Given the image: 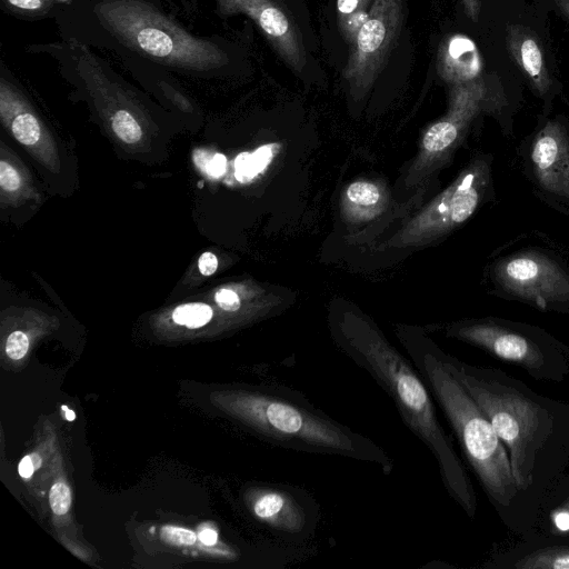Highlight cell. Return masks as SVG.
<instances>
[{"instance_id":"obj_12","label":"cell","mask_w":569,"mask_h":569,"mask_svg":"<svg viewBox=\"0 0 569 569\" xmlns=\"http://www.w3.org/2000/svg\"><path fill=\"white\" fill-rule=\"evenodd\" d=\"M482 60L476 43L465 34L447 37L439 47L438 72L448 82L463 84L480 78Z\"/></svg>"},{"instance_id":"obj_21","label":"cell","mask_w":569,"mask_h":569,"mask_svg":"<svg viewBox=\"0 0 569 569\" xmlns=\"http://www.w3.org/2000/svg\"><path fill=\"white\" fill-rule=\"evenodd\" d=\"M49 502L56 515L62 516L67 513L71 505L69 487L63 482H56L50 489Z\"/></svg>"},{"instance_id":"obj_5","label":"cell","mask_w":569,"mask_h":569,"mask_svg":"<svg viewBox=\"0 0 569 569\" xmlns=\"http://www.w3.org/2000/svg\"><path fill=\"white\" fill-rule=\"evenodd\" d=\"M450 335L522 368L538 381L569 379V347L538 326L487 317L457 323Z\"/></svg>"},{"instance_id":"obj_2","label":"cell","mask_w":569,"mask_h":569,"mask_svg":"<svg viewBox=\"0 0 569 569\" xmlns=\"http://www.w3.org/2000/svg\"><path fill=\"white\" fill-rule=\"evenodd\" d=\"M440 356L488 416L537 520L542 502L569 468V403L537 393L501 369L469 365L441 350Z\"/></svg>"},{"instance_id":"obj_20","label":"cell","mask_w":569,"mask_h":569,"mask_svg":"<svg viewBox=\"0 0 569 569\" xmlns=\"http://www.w3.org/2000/svg\"><path fill=\"white\" fill-rule=\"evenodd\" d=\"M347 196L350 201L363 206L377 203L380 198L378 188L373 183L363 181L350 184Z\"/></svg>"},{"instance_id":"obj_17","label":"cell","mask_w":569,"mask_h":569,"mask_svg":"<svg viewBox=\"0 0 569 569\" xmlns=\"http://www.w3.org/2000/svg\"><path fill=\"white\" fill-rule=\"evenodd\" d=\"M272 158V147L263 146L253 153H240L234 161L236 178L248 181L261 172Z\"/></svg>"},{"instance_id":"obj_13","label":"cell","mask_w":569,"mask_h":569,"mask_svg":"<svg viewBox=\"0 0 569 569\" xmlns=\"http://www.w3.org/2000/svg\"><path fill=\"white\" fill-rule=\"evenodd\" d=\"M254 515L279 530L299 532L305 528L306 515L298 502L281 490H266L253 502Z\"/></svg>"},{"instance_id":"obj_19","label":"cell","mask_w":569,"mask_h":569,"mask_svg":"<svg viewBox=\"0 0 569 569\" xmlns=\"http://www.w3.org/2000/svg\"><path fill=\"white\" fill-rule=\"evenodd\" d=\"M172 318L178 325L187 326L188 328H199L210 321L212 309L206 303H187L178 307L173 311Z\"/></svg>"},{"instance_id":"obj_34","label":"cell","mask_w":569,"mask_h":569,"mask_svg":"<svg viewBox=\"0 0 569 569\" xmlns=\"http://www.w3.org/2000/svg\"><path fill=\"white\" fill-rule=\"evenodd\" d=\"M31 459H32V462H33V466L34 468H39L40 465H41V458L39 457V455L37 453H33V455H30Z\"/></svg>"},{"instance_id":"obj_23","label":"cell","mask_w":569,"mask_h":569,"mask_svg":"<svg viewBox=\"0 0 569 569\" xmlns=\"http://www.w3.org/2000/svg\"><path fill=\"white\" fill-rule=\"evenodd\" d=\"M29 340L22 331H13L7 339L6 352L13 359H21L28 351Z\"/></svg>"},{"instance_id":"obj_7","label":"cell","mask_w":569,"mask_h":569,"mask_svg":"<svg viewBox=\"0 0 569 569\" xmlns=\"http://www.w3.org/2000/svg\"><path fill=\"white\" fill-rule=\"evenodd\" d=\"M518 153L535 194L552 209L569 214V123L545 119L520 143Z\"/></svg>"},{"instance_id":"obj_9","label":"cell","mask_w":569,"mask_h":569,"mask_svg":"<svg viewBox=\"0 0 569 569\" xmlns=\"http://www.w3.org/2000/svg\"><path fill=\"white\" fill-rule=\"evenodd\" d=\"M221 18L244 14L262 30L273 49L297 72L307 56L299 29L288 12L274 0H211Z\"/></svg>"},{"instance_id":"obj_32","label":"cell","mask_w":569,"mask_h":569,"mask_svg":"<svg viewBox=\"0 0 569 569\" xmlns=\"http://www.w3.org/2000/svg\"><path fill=\"white\" fill-rule=\"evenodd\" d=\"M558 9L569 20V0H555Z\"/></svg>"},{"instance_id":"obj_15","label":"cell","mask_w":569,"mask_h":569,"mask_svg":"<svg viewBox=\"0 0 569 569\" xmlns=\"http://www.w3.org/2000/svg\"><path fill=\"white\" fill-rule=\"evenodd\" d=\"M371 0H337L339 22L351 46L369 14Z\"/></svg>"},{"instance_id":"obj_28","label":"cell","mask_w":569,"mask_h":569,"mask_svg":"<svg viewBox=\"0 0 569 569\" xmlns=\"http://www.w3.org/2000/svg\"><path fill=\"white\" fill-rule=\"evenodd\" d=\"M466 14L473 22L479 20L481 11V0H461Z\"/></svg>"},{"instance_id":"obj_24","label":"cell","mask_w":569,"mask_h":569,"mask_svg":"<svg viewBox=\"0 0 569 569\" xmlns=\"http://www.w3.org/2000/svg\"><path fill=\"white\" fill-rule=\"evenodd\" d=\"M18 171L4 160L0 162V186L6 191H16L20 187Z\"/></svg>"},{"instance_id":"obj_30","label":"cell","mask_w":569,"mask_h":569,"mask_svg":"<svg viewBox=\"0 0 569 569\" xmlns=\"http://www.w3.org/2000/svg\"><path fill=\"white\" fill-rule=\"evenodd\" d=\"M199 539L201 542L208 546H212L217 542L218 535L213 529L206 528L199 532Z\"/></svg>"},{"instance_id":"obj_8","label":"cell","mask_w":569,"mask_h":569,"mask_svg":"<svg viewBox=\"0 0 569 569\" xmlns=\"http://www.w3.org/2000/svg\"><path fill=\"white\" fill-rule=\"evenodd\" d=\"M403 4L405 0H373L343 71L351 89L370 88L385 68L400 36Z\"/></svg>"},{"instance_id":"obj_31","label":"cell","mask_w":569,"mask_h":569,"mask_svg":"<svg viewBox=\"0 0 569 569\" xmlns=\"http://www.w3.org/2000/svg\"><path fill=\"white\" fill-rule=\"evenodd\" d=\"M178 2L188 14L193 16L198 11V0H178Z\"/></svg>"},{"instance_id":"obj_11","label":"cell","mask_w":569,"mask_h":569,"mask_svg":"<svg viewBox=\"0 0 569 569\" xmlns=\"http://www.w3.org/2000/svg\"><path fill=\"white\" fill-rule=\"evenodd\" d=\"M506 46L515 63L519 67L535 92L545 97L552 80L546 66L543 49L537 36L520 24H508Z\"/></svg>"},{"instance_id":"obj_14","label":"cell","mask_w":569,"mask_h":569,"mask_svg":"<svg viewBox=\"0 0 569 569\" xmlns=\"http://www.w3.org/2000/svg\"><path fill=\"white\" fill-rule=\"evenodd\" d=\"M536 537H569V475L558 481L542 502L527 539Z\"/></svg>"},{"instance_id":"obj_33","label":"cell","mask_w":569,"mask_h":569,"mask_svg":"<svg viewBox=\"0 0 569 569\" xmlns=\"http://www.w3.org/2000/svg\"><path fill=\"white\" fill-rule=\"evenodd\" d=\"M61 409L66 412V419L69 421L74 420L76 415L72 410L68 409L66 406H62Z\"/></svg>"},{"instance_id":"obj_1","label":"cell","mask_w":569,"mask_h":569,"mask_svg":"<svg viewBox=\"0 0 569 569\" xmlns=\"http://www.w3.org/2000/svg\"><path fill=\"white\" fill-rule=\"evenodd\" d=\"M52 19L61 38L110 53L164 93L172 77L209 80L234 63L230 42L191 32L160 0H62Z\"/></svg>"},{"instance_id":"obj_10","label":"cell","mask_w":569,"mask_h":569,"mask_svg":"<svg viewBox=\"0 0 569 569\" xmlns=\"http://www.w3.org/2000/svg\"><path fill=\"white\" fill-rule=\"evenodd\" d=\"M488 569H569V537H536L495 552Z\"/></svg>"},{"instance_id":"obj_27","label":"cell","mask_w":569,"mask_h":569,"mask_svg":"<svg viewBox=\"0 0 569 569\" xmlns=\"http://www.w3.org/2000/svg\"><path fill=\"white\" fill-rule=\"evenodd\" d=\"M218 267L217 257L211 252H204L200 256L198 260V268L201 274L210 276L212 274Z\"/></svg>"},{"instance_id":"obj_26","label":"cell","mask_w":569,"mask_h":569,"mask_svg":"<svg viewBox=\"0 0 569 569\" xmlns=\"http://www.w3.org/2000/svg\"><path fill=\"white\" fill-rule=\"evenodd\" d=\"M227 168V160L223 154L216 153L208 158L204 162L203 170L211 177L218 178L222 176Z\"/></svg>"},{"instance_id":"obj_25","label":"cell","mask_w":569,"mask_h":569,"mask_svg":"<svg viewBox=\"0 0 569 569\" xmlns=\"http://www.w3.org/2000/svg\"><path fill=\"white\" fill-rule=\"evenodd\" d=\"M214 299L219 307L227 311H236L240 307V299L238 295L230 289H221L217 291Z\"/></svg>"},{"instance_id":"obj_16","label":"cell","mask_w":569,"mask_h":569,"mask_svg":"<svg viewBox=\"0 0 569 569\" xmlns=\"http://www.w3.org/2000/svg\"><path fill=\"white\" fill-rule=\"evenodd\" d=\"M62 0H0L3 12L24 20L52 18Z\"/></svg>"},{"instance_id":"obj_18","label":"cell","mask_w":569,"mask_h":569,"mask_svg":"<svg viewBox=\"0 0 569 569\" xmlns=\"http://www.w3.org/2000/svg\"><path fill=\"white\" fill-rule=\"evenodd\" d=\"M111 121V128L116 136L126 143H136L142 137V128L133 111L120 110L116 112Z\"/></svg>"},{"instance_id":"obj_4","label":"cell","mask_w":569,"mask_h":569,"mask_svg":"<svg viewBox=\"0 0 569 569\" xmlns=\"http://www.w3.org/2000/svg\"><path fill=\"white\" fill-rule=\"evenodd\" d=\"M345 349L391 398L406 426L433 455L450 497L473 518L477 498L472 483L438 419L429 388L410 362L372 331L347 333Z\"/></svg>"},{"instance_id":"obj_6","label":"cell","mask_w":569,"mask_h":569,"mask_svg":"<svg viewBox=\"0 0 569 569\" xmlns=\"http://www.w3.org/2000/svg\"><path fill=\"white\" fill-rule=\"evenodd\" d=\"M489 281L496 297L569 313V266L547 249L523 247L496 257Z\"/></svg>"},{"instance_id":"obj_3","label":"cell","mask_w":569,"mask_h":569,"mask_svg":"<svg viewBox=\"0 0 569 569\" xmlns=\"http://www.w3.org/2000/svg\"><path fill=\"white\" fill-rule=\"evenodd\" d=\"M411 355L498 517L509 530L528 538L537 520L518 490L507 449L488 416L445 366L440 350L412 349Z\"/></svg>"},{"instance_id":"obj_22","label":"cell","mask_w":569,"mask_h":569,"mask_svg":"<svg viewBox=\"0 0 569 569\" xmlns=\"http://www.w3.org/2000/svg\"><path fill=\"white\" fill-rule=\"evenodd\" d=\"M160 536L164 542L176 546L193 545L197 540L196 533L191 530L173 526L163 527Z\"/></svg>"},{"instance_id":"obj_29","label":"cell","mask_w":569,"mask_h":569,"mask_svg":"<svg viewBox=\"0 0 569 569\" xmlns=\"http://www.w3.org/2000/svg\"><path fill=\"white\" fill-rule=\"evenodd\" d=\"M34 466L30 456H26L19 462L18 471L22 478H30L33 473Z\"/></svg>"}]
</instances>
